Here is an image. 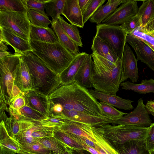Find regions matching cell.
I'll list each match as a JSON object with an SVG mask.
<instances>
[{
	"label": "cell",
	"instance_id": "47",
	"mask_svg": "<svg viewBox=\"0 0 154 154\" xmlns=\"http://www.w3.org/2000/svg\"><path fill=\"white\" fill-rule=\"evenodd\" d=\"M140 29L144 34L152 37L154 36V15Z\"/></svg>",
	"mask_w": 154,
	"mask_h": 154
},
{
	"label": "cell",
	"instance_id": "4",
	"mask_svg": "<svg viewBox=\"0 0 154 154\" xmlns=\"http://www.w3.org/2000/svg\"><path fill=\"white\" fill-rule=\"evenodd\" d=\"M32 52L51 69L59 75L65 69L75 57L59 42L51 43L31 40Z\"/></svg>",
	"mask_w": 154,
	"mask_h": 154
},
{
	"label": "cell",
	"instance_id": "44",
	"mask_svg": "<svg viewBox=\"0 0 154 154\" xmlns=\"http://www.w3.org/2000/svg\"><path fill=\"white\" fill-rule=\"evenodd\" d=\"M65 120L52 117H48L38 122L48 127L59 128L65 122Z\"/></svg>",
	"mask_w": 154,
	"mask_h": 154
},
{
	"label": "cell",
	"instance_id": "20",
	"mask_svg": "<svg viewBox=\"0 0 154 154\" xmlns=\"http://www.w3.org/2000/svg\"><path fill=\"white\" fill-rule=\"evenodd\" d=\"M89 90L96 99L119 109L129 110L134 108L131 104L133 101L130 100L124 99L116 95L105 93L94 89Z\"/></svg>",
	"mask_w": 154,
	"mask_h": 154
},
{
	"label": "cell",
	"instance_id": "21",
	"mask_svg": "<svg viewBox=\"0 0 154 154\" xmlns=\"http://www.w3.org/2000/svg\"><path fill=\"white\" fill-rule=\"evenodd\" d=\"M14 84L24 93L31 90V76L28 66L22 57L15 70Z\"/></svg>",
	"mask_w": 154,
	"mask_h": 154
},
{
	"label": "cell",
	"instance_id": "45",
	"mask_svg": "<svg viewBox=\"0 0 154 154\" xmlns=\"http://www.w3.org/2000/svg\"><path fill=\"white\" fill-rule=\"evenodd\" d=\"M25 93L22 92L19 95L12 99L11 101L9 107L12 109L19 111L26 105L24 97Z\"/></svg>",
	"mask_w": 154,
	"mask_h": 154
},
{
	"label": "cell",
	"instance_id": "31",
	"mask_svg": "<svg viewBox=\"0 0 154 154\" xmlns=\"http://www.w3.org/2000/svg\"><path fill=\"white\" fill-rule=\"evenodd\" d=\"M66 0H50L45 5V9L47 16L52 18V22L57 21L61 14Z\"/></svg>",
	"mask_w": 154,
	"mask_h": 154
},
{
	"label": "cell",
	"instance_id": "30",
	"mask_svg": "<svg viewBox=\"0 0 154 154\" xmlns=\"http://www.w3.org/2000/svg\"><path fill=\"white\" fill-rule=\"evenodd\" d=\"M0 145L18 154L22 151L20 144L11 137L8 133L3 120L0 124Z\"/></svg>",
	"mask_w": 154,
	"mask_h": 154
},
{
	"label": "cell",
	"instance_id": "12",
	"mask_svg": "<svg viewBox=\"0 0 154 154\" xmlns=\"http://www.w3.org/2000/svg\"><path fill=\"white\" fill-rule=\"evenodd\" d=\"M126 43H129L134 50L137 60L145 63L154 71V51L151 47L142 39L133 34L127 35Z\"/></svg>",
	"mask_w": 154,
	"mask_h": 154
},
{
	"label": "cell",
	"instance_id": "53",
	"mask_svg": "<svg viewBox=\"0 0 154 154\" xmlns=\"http://www.w3.org/2000/svg\"><path fill=\"white\" fill-rule=\"evenodd\" d=\"M22 92L19 88L15 84L12 90L11 99L19 95Z\"/></svg>",
	"mask_w": 154,
	"mask_h": 154
},
{
	"label": "cell",
	"instance_id": "50",
	"mask_svg": "<svg viewBox=\"0 0 154 154\" xmlns=\"http://www.w3.org/2000/svg\"><path fill=\"white\" fill-rule=\"evenodd\" d=\"M145 106L149 114L154 116V101H148Z\"/></svg>",
	"mask_w": 154,
	"mask_h": 154
},
{
	"label": "cell",
	"instance_id": "56",
	"mask_svg": "<svg viewBox=\"0 0 154 154\" xmlns=\"http://www.w3.org/2000/svg\"><path fill=\"white\" fill-rule=\"evenodd\" d=\"M36 154L34 153H31L28 152H26L23 151H21L18 154Z\"/></svg>",
	"mask_w": 154,
	"mask_h": 154
},
{
	"label": "cell",
	"instance_id": "32",
	"mask_svg": "<svg viewBox=\"0 0 154 154\" xmlns=\"http://www.w3.org/2000/svg\"><path fill=\"white\" fill-rule=\"evenodd\" d=\"M37 140L49 149L52 154H62L66 148L69 147L64 143L54 136L38 139Z\"/></svg>",
	"mask_w": 154,
	"mask_h": 154
},
{
	"label": "cell",
	"instance_id": "28",
	"mask_svg": "<svg viewBox=\"0 0 154 154\" xmlns=\"http://www.w3.org/2000/svg\"><path fill=\"white\" fill-rule=\"evenodd\" d=\"M94 135L98 146L97 150L101 154H119L103 136L102 127H92Z\"/></svg>",
	"mask_w": 154,
	"mask_h": 154
},
{
	"label": "cell",
	"instance_id": "24",
	"mask_svg": "<svg viewBox=\"0 0 154 154\" xmlns=\"http://www.w3.org/2000/svg\"><path fill=\"white\" fill-rule=\"evenodd\" d=\"M51 24V27L60 43L74 56L78 55L79 53L78 46L63 30L59 19L57 21L52 22Z\"/></svg>",
	"mask_w": 154,
	"mask_h": 154
},
{
	"label": "cell",
	"instance_id": "6",
	"mask_svg": "<svg viewBox=\"0 0 154 154\" xmlns=\"http://www.w3.org/2000/svg\"><path fill=\"white\" fill-rule=\"evenodd\" d=\"M22 55L15 53L10 54L0 59V103L9 105L15 85L16 69L19 63Z\"/></svg>",
	"mask_w": 154,
	"mask_h": 154
},
{
	"label": "cell",
	"instance_id": "23",
	"mask_svg": "<svg viewBox=\"0 0 154 154\" xmlns=\"http://www.w3.org/2000/svg\"><path fill=\"white\" fill-rule=\"evenodd\" d=\"M93 70V61L91 55L89 54L76 74L75 82L87 88H92Z\"/></svg>",
	"mask_w": 154,
	"mask_h": 154
},
{
	"label": "cell",
	"instance_id": "22",
	"mask_svg": "<svg viewBox=\"0 0 154 154\" xmlns=\"http://www.w3.org/2000/svg\"><path fill=\"white\" fill-rule=\"evenodd\" d=\"M91 49L92 52L113 63H116L119 58L106 42L96 35L93 40Z\"/></svg>",
	"mask_w": 154,
	"mask_h": 154
},
{
	"label": "cell",
	"instance_id": "37",
	"mask_svg": "<svg viewBox=\"0 0 154 154\" xmlns=\"http://www.w3.org/2000/svg\"><path fill=\"white\" fill-rule=\"evenodd\" d=\"M27 15L31 24L35 26L48 28L52 22L48 16L34 10L27 9Z\"/></svg>",
	"mask_w": 154,
	"mask_h": 154
},
{
	"label": "cell",
	"instance_id": "46",
	"mask_svg": "<svg viewBox=\"0 0 154 154\" xmlns=\"http://www.w3.org/2000/svg\"><path fill=\"white\" fill-rule=\"evenodd\" d=\"M144 141L147 149L151 153L154 150V122L149 127Z\"/></svg>",
	"mask_w": 154,
	"mask_h": 154
},
{
	"label": "cell",
	"instance_id": "11",
	"mask_svg": "<svg viewBox=\"0 0 154 154\" xmlns=\"http://www.w3.org/2000/svg\"><path fill=\"white\" fill-rule=\"evenodd\" d=\"M139 8L137 2L127 0L121 4L102 23L110 25H119L137 14Z\"/></svg>",
	"mask_w": 154,
	"mask_h": 154
},
{
	"label": "cell",
	"instance_id": "13",
	"mask_svg": "<svg viewBox=\"0 0 154 154\" xmlns=\"http://www.w3.org/2000/svg\"><path fill=\"white\" fill-rule=\"evenodd\" d=\"M137 60L129 46L125 45L122 57V69L120 83L129 78L133 83L137 82L138 79Z\"/></svg>",
	"mask_w": 154,
	"mask_h": 154
},
{
	"label": "cell",
	"instance_id": "48",
	"mask_svg": "<svg viewBox=\"0 0 154 154\" xmlns=\"http://www.w3.org/2000/svg\"><path fill=\"white\" fill-rule=\"evenodd\" d=\"M7 45L3 42H0V59L7 56L11 54L8 51Z\"/></svg>",
	"mask_w": 154,
	"mask_h": 154
},
{
	"label": "cell",
	"instance_id": "5",
	"mask_svg": "<svg viewBox=\"0 0 154 154\" xmlns=\"http://www.w3.org/2000/svg\"><path fill=\"white\" fill-rule=\"evenodd\" d=\"M102 127L104 137L115 149L118 146L130 140H144L149 128V127L127 124H108Z\"/></svg>",
	"mask_w": 154,
	"mask_h": 154
},
{
	"label": "cell",
	"instance_id": "40",
	"mask_svg": "<svg viewBox=\"0 0 154 154\" xmlns=\"http://www.w3.org/2000/svg\"><path fill=\"white\" fill-rule=\"evenodd\" d=\"M120 26L128 35H132L135 30L141 28L140 18L137 14L126 21Z\"/></svg>",
	"mask_w": 154,
	"mask_h": 154
},
{
	"label": "cell",
	"instance_id": "42",
	"mask_svg": "<svg viewBox=\"0 0 154 154\" xmlns=\"http://www.w3.org/2000/svg\"><path fill=\"white\" fill-rule=\"evenodd\" d=\"M50 0H25L27 9L35 11L47 16L45 11L46 4Z\"/></svg>",
	"mask_w": 154,
	"mask_h": 154
},
{
	"label": "cell",
	"instance_id": "7",
	"mask_svg": "<svg viewBox=\"0 0 154 154\" xmlns=\"http://www.w3.org/2000/svg\"><path fill=\"white\" fill-rule=\"evenodd\" d=\"M96 35L106 42L119 58L122 57L128 34L120 25L100 23L96 26Z\"/></svg>",
	"mask_w": 154,
	"mask_h": 154
},
{
	"label": "cell",
	"instance_id": "54",
	"mask_svg": "<svg viewBox=\"0 0 154 154\" xmlns=\"http://www.w3.org/2000/svg\"><path fill=\"white\" fill-rule=\"evenodd\" d=\"M73 152L74 154H91V153L88 154L87 152H85L86 150L84 149L73 150Z\"/></svg>",
	"mask_w": 154,
	"mask_h": 154
},
{
	"label": "cell",
	"instance_id": "35",
	"mask_svg": "<svg viewBox=\"0 0 154 154\" xmlns=\"http://www.w3.org/2000/svg\"><path fill=\"white\" fill-rule=\"evenodd\" d=\"M54 137L64 143L69 148L72 149L85 150L81 144L73 138L69 133L63 131L59 128L54 129Z\"/></svg>",
	"mask_w": 154,
	"mask_h": 154
},
{
	"label": "cell",
	"instance_id": "14",
	"mask_svg": "<svg viewBox=\"0 0 154 154\" xmlns=\"http://www.w3.org/2000/svg\"><path fill=\"white\" fill-rule=\"evenodd\" d=\"M0 28V42L10 45L15 53L22 55L32 51L29 41L24 39L9 29L4 27Z\"/></svg>",
	"mask_w": 154,
	"mask_h": 154
},
{
	"label": "cell",
	"instance_id": "43",
	"mask_svg": "<svg viewBox=\"0 0 154 154\" xmlns=\"http://www.w3.org/2000/svg\"><path fill=\"white\" fill-rule=\"evenodd\" d=\"M106 0H92L86 11L83 15V21L85 24L94 14Z\"/></svg>",
	"mask_w": 154,
	"mask_h": 154
},
{
	"label": "cell",
	"instance_id": "9",
	"mask_svg": "<svg viewBox=\"0 0 154 154\" xmlns=\"http://www.w3.org/2000/svg\"><path fill=\"white\" fill-rule=\"evenodd\" d=\"M152 122L142 98L138 100L137 105L133 111L116 119L111 124H127L148 127Z\"/></svg>",
	"mask_w": 154,
	"mask_h": 154
},
{
	"label": "cell",
	"instance_id": "27",
	"mask_svg": "<svg viewBox=\"0 0 154 154\" xmlns=\"http://www.w3.org/2000/svg\"><path fill=\"white\" fill-rule=\"evenodd\" d=\"M119 154H150L144 140H131L116 148Z\"/></svg>",
	"mask_w": 154,
	"mask_h": 154
},
{
	"label": "cell",
	"instance_id": "52",
	"mask_svg": "<svg viewBox=\"0 0 154 154\" xmlns=\"http://www.w3.org/2000/svg\"><path fill=\"white\" fill-rule=\"evenodd\" d=\"M0 154H17L13 151L0 145Z\"/></svg>",
	"mask_w": 154,
	"mask_h": 154
},
{
	"label": "cell",
	"instance_id": "26",
	"mask_svg": "<svg viewBox=\"0 0 154 154\" xmlns=\"http://www.w3.org/2000/svg\"><path fill=\"white\" fill-rule=\"evenodd\" d=\"M29 41L35 40L47 43L59 42L52 29L31 25L29 34Z\"/></svg>",
	"mask_w": 154,
	"mask_h": 154
},
{
	"label": "cell",
	"instance_id": "41",
	"mask_svg": "<svg viewBox=\"0 0 154 154\" xmlns=\"http://www.w3.org/2000/svg\"><path fill=\"white\" fill-rule=\"evenodd\" d=\"M100 103L104 115L115 120L127 114L117 109L113 106L104 102L100 101Z\"/></svg>",
	"mask_w": 154,
	"mask_h": 154
},
{
	"label": "cell",
	"instance_id": "8",
	"mask_svg": "<svg viewBox=\"0 0 154 154\" xmlns=\"http://www.w3.org/2000/svg\"><path fill=\"white\" fill-rule=\"evenodd\" d=\"M31 25L27 13L0 11V27L12 30L24 39L29 41Z\"/></svg>",
	"mask_w": 154,
	"mask_h": 154
},
{
	"label": "cell",
	"instance_id": "55",
	"mask_svg": "<svg viewBox=\"0 0 154 154\" xmlns=\"http://www.w3.org/2000/svg\"><path fill=\"white\" fill-rule=\"evenodd\" d=\"M62 154H74L72 149L66 147Z\"/></svg>",
	"mask_w": 154,
	"mask_h": 154
},
{
	"label": "cell",
	"instance_id": "16",
	"mask_svg": "<svg viewBox=\"0 0 154 154\" xmlns=\"http://www.w3.org/2000/svg\"><path fill=\"white\" fill-rule=\"evenodd\" d=\"M88 55L82 52L75 57L69 66L59 74L60 85H68L75 82L76 74Z\"/></svg>",
	"mask_w": 154,
	"mask_h": 154
},
{
	"label": "cell",
	"instance_id": "15",
	"mask_svg": "<svg viewBox=\"0 0 154 154\" xmlns=\"http://www.w3.org/2000/svg\"><path fill=\"white\" fill-rule=\"evenodd\" d=\"M8 117L4 109H0V120H3L9 135L14 139L20 137L36 122L28 120H18L12 115Z\"/></svg>",
	"mask_w": 154,
	"mask_h": 154
},
{
	"label": "cell",
	"instance_id": "36",
	"mask_svg": "<svg viewBox=\"0 0 154 154\" xmlns=\"http://www.w3.org/2000/svg\"><path fill=\"white\" fill-rule=\"evenodd\" d=\"M18 114L23 120L36 122L48 118L44 114L26 104L18 112Z\"/></svg>",
	"mask_w": 154,
	"mask_h": 154
},
{
	"label": "cell",
	"instance_id": "19",
	"mask_svg": "<svg viewBox=\"0 0 154 154\" xmlns=\"http://www.w3.org/2000/svg\"><path fill=\"white\" fill-rule=\"evenodd\" d=\"M71 24L77 27L83 28V15L80 8L78 0H66L61 14Z\"/></svg>",
	"mask_w": 154,
	"mask_h": 154
},
{
	"label": "cell",
	"instance_id": "3",
	"mask_svg": "<svg viewBox=\"0 0 154 154\" xmlns=\"http://www.w3.org/2000/svg\"><path fill=\"white\" fill-rule=\"evenodd\" d=\"M21 55L29 70L31 90L47 97L61 85L59 75L51 69L32 51Z\"/></svg>",
	"mask_w": 154,
	"mask_h": 154
},
{
	"label": "cell",
	"instance_id": "33",
	"mask_svg": "<svg viewBox=\"0 0 154 154\" xmlns=\"http://www.w3.org/2000/svg\"><path fill=\"white\" fill-rule=\"evenodd\" d=\"M25 0H0V11L27 13Z\"/></svg>",
	"mask_w": 154,
	"mask_h": 154
},
{
	"label": "cell",
	"instance_id": "57",
	"mask_svg": "<svg viewBox=\"0 0 154 154\" xmlns=\"http://www.w3.org/2000/svg\"><path fill=\"white\" fill-rule=\"evenodd\" d=\"M150 154H154V150L150 153Z\"/></svg>",
	"mask_w": 154,
	"mask_h": 154
},
{
	"label": "cell",
	"instance_id": "1",
	"mask_svg": "<svg viewBox=\"0 0 154 154\" xmlns=\"http://www.w3.org/2000/svg\"><path fill=\"white\" fill-rule=\"evenodd\" d=\"M59 111L57 118L63 111L74 110L89 115L105 116L98 102L89 89L76 82L60 85L47 96Z\"/></svg>",
	"mask_w": 154,
	"mask_h": 154
},
{
	"label": "cell",
	"instance_id": "29",
	"mask_svg": "<svg viewBox=\"0 0 154 154\" xmlns=\"http://www.w3.org/2000/svg\"><path fill=\"white\" fill-rule=\"evenodd\" d=\"M120 85L122 87V89L132 90L139 94H154V79H152L143 80L140 84L134 83L128 81L121 83Z\"/></svg>",
	"mask_w": 154,
	"mask_h": 154
},
{
	"label": "cell",
	"instance_id": "18",
	"mask_svg": "<svg viewBox=\"0 0 154 154\" xmlns=\"http://www.w3.org/2000/svg\"><path fill=\"white\" fill-rule=\"evenodd\" d=\"M26 104L49 117V101L46 96L33 91L25 93Z\"/></svg>",
	"mask_w": 154,
	"mask_h": 154
},
{
	"label": "cell",
	"instance_id": "25",
	"mask_svg": "<svg viewBox=\"0 0 154 154\" xmlns=\"http://www.w3.org/2000/svg\"><path fill=\"white\" fill-rule=\"evenodd\" d=\"M125 0H109L104 5L100 6L89 19L92 23H101L117 8L120 5L126 2Z\"/></svg>",
	"mask_w": 154,
	"mask_h": 154
},
{
	"label": "cell",
	"instance_id": "10",
	"mask_svg": "<svg viewBox=\"0 0 154 154\" xmlns=\"http://www.w3.org/2000/svg\"><path fill=\"white\" fill-rule=\"evenodd\" d=\"M58 118L81 122L95 127L111 124L115 120L106 116H93L74 110L63 111Z\"/></svg>",
	"mask_w": 154,
	"mask_h": 154
},
{
	"label": "cell",
	"instance_id": "2",
	"mask_svg": "<svg viewBox=\"0 0 154 154\" xmlns=\"http://www.w3.org/2000/svg\"><path fill=\"white\" fill-rule=\"evenodd\" d=\"M91 55L94 63L92 87L100 92L116 95L120 84L122 57L114 63L93 52Z\"/></svg>",
	"mask_w": 154,
	"mask_h": 154
},
{
	"label": "cell",
	"instance_id": "34",
	"mask_svg": "<svg viewBox=\"0 0 154 154\" xmlns=\"http://www.w3.org/2000/svg\"><path fill=\"white\" fill-rule=\"evenodd\" d=\"M137 14L141 21V27H143L154 15V0L143 1L139 8Z\"/></svg>",
	"mask_w": 154,
	"mask_h": 154
},
{
	"label": "cell",
	"instance_id": "39",
	"mask_svg": "<svg viewBox=\"0 0 154 154\" xmlns=\"http://www.w3.org/2000/svg\"><path fill=\"white\" fill-rule=\"evenodd\" d=\"M22 151L36 154H52V152L38 141L20 143Z\"/></svg>",
	"mask_w": 154,
	"mask_h": 154
},
{
	"label": "cell",
	"instance_id": "51",
	"mask_svg": "<svg viewBox=\"0 0 154 154\" xmlns=\"http://www.w3.org/2000/svg\"><path fill=\"white\" fill-rule=\"evenodd\" d=\"M76 140L79 142L81 144L82 146L84 148L85 150L88 151L91 154H101L94 148L87 145L81 141L77 140Z\"/></svg>",
	"mask_w": 154,
	"mask_h": 154
},
{
	"label": "cell",
	"instance_id": "49",
	"mask_svg": "<svg viewBox=\"0 0 154 154\" xmlns=\"http://www.w3.org/2000/svg\"><path fill=\"white\" fill-rule=\"evenodd\" d=\"M92 0H78L80 8L83 15L86 11Z\"/></svg>",
	"mask_w": 154,
	"mask_h": 154
},
{
	"label": "cell",
	"instance_id": "38",
	"mask_svg": "<svg viewBox=\"0 0 154 154\" xmlns=\"http://www.w3.org/2000/svg\"><path fill=\"white\" fill-rule=\"evenodd\" d=\"M59 20L60 25L65 33L78 46L82 47L81 38L77 27L67 23L61 16L60 17Z\"/></svg>",
	"mask_w": 154,
	"mask_h": 154
},
{
	"label": "cell",
	"instance_id": "17",
	"mask_svg": "<svg viewBox=\"0 0 154 154\" xmlns=\"http://www.w3.org/2000/svg\"><path fill=\"white\" fill-rule=\"evenodd\" d=\"M65 122L59 129L60 130L78 136L87 138L96 143L92 127L85 123L65 120Z\"/></svg>",
	"mask_w": 154,
	"mask_h": 154
}]
</instances>
